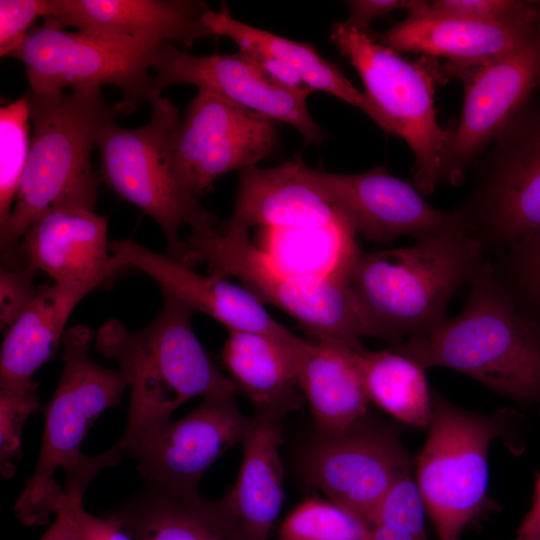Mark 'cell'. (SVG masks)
Returning a JSON list of instances; mask_svg holds the SVG:
<instances>
[{
	"instance_id": "cell-1",
	"label": "cell",
	"mask_w": 540,
	"mask_h": 540,
	"mask_svg": "<svg viewBox=\"0 0 540 540\" xmlns=\"http://www.w3.org/2000/svg\"><path fill=\"white\" fill-rule=\"evenodd\" d=\"M390 348L424 369L456 370L540 412V319L516 302L487 260L458 315Z\"/></svg>"
},
{
	"instance_id": "cell-2",
	"label": "cell",
	"mask_w": 540,
	"mask_h": 540,
	"mask_svg": "<svg viewBox=\"0 0 540 540\" xmlns=\"http://www.w3.org/2000/svg\"><path fill=\"white\" fill-rule=\"evenodd\" d=\"M94 339L85 325L66 329L62 337L64 367L45 407L39 456L13 509L23 525L46 524L57 512L62 489L84 494L101 470L117 465L124 455L115 444L98 455L81 451L94 422L118 405L128 388L120 370L105 368L90 357Z\"/></svg>"
},
{
	"instance_id": "cell-3",
	"label": "cell",
	"mask_w": 540,
	"mask_h": 540,
	"mask_svg": "<svg viewBox=\"0 0 540 540\" xmlns=\"http://www.w3.org/2000/svg\"><path fill=\"white\" fill-rule=\"evenodd\" d=\"M162 295L160 312L142 329L130 331L110 319L95 334V348L119 365L130 390L126 425L115 442L124 455L171 421L172 413L190 399L238 392L195 335L193 312Z\"/></svg>"
},
{
	"instance_id": "cell-4",
	"label": "cell",
	"mask_w": 540,
	"mask_h": 540,
	"mask_svg": "<svg viewBox=\"0 0 540 540\" xmlns=\"http://www.w3.org/2000/svg\"><path fill=\"white\" fill-rule=\"evenodd\" d=\"M485 253L464 224L419 238L409 247L361 252L347 282L376 338L395 347L447 318L451 298L471 284Z\"/></svg>"
},
{
	"instance_id": "cell-5",
	"label": "cell",
	"mask_w": 540,
	"mask_h": 540,
	"mask_svg": "<svg viewBox=\"0 0 540 540\" xmlns=\"http://www.w3.org/2000/svg\"><path fill=\"white\" fill-rule=\"evenodd\" d=\"M529 421L516 408L492 413L465 409L432 390L428 435L414 457V476L438 540H461L482 515L495 510L488 494V456L499 440L513 455L527 445Z\"/></svg>"
},
{
	"instance_id": "cell-6",
	"label": "cell",
	"mask_w": 540,
	"mask_h": 540,
	"mask_svg": "<svg viewBox=\"0 0 540 540\" xmlns=\"http://www.w3.org/2000/svg\"><path fill=\"white\" fill-rule=\"evenodd\" d=\"M26 94L31 146L11 215L0 228L5 252L15 251L28 227L46 211L65 206L94 210L99 178L91 153L100 127L120 114L98 88Z\"/></svg>"
},
{
	"instance_id": "cell-7",
	"label": "cell",
	"mask_w": 540,
	"mask_h": 540,
	"mask_svg": "<svg viewBox=\"0 0 540 540\" xmlns=\"http://www.w3.org/2000/svg\"><path fill=\"white\" fill-rule=\"evenodd\" d=\"M183 262L204 263L210 274L236 277L264 304L295 319L314 339L353 347L375 330L346 280L287 271L251 242L249 233L205 227L185 239Z\"/></svg>"
},
{
	"instance_id": "cell-8",
	"label": "cell",
	"mask_w": 540,
	"mask_h": 540,
	"mask_svg": "<svg viewBox=\"0 0 540 540\" xmlns=\"http://www.w3.org/2000/svg\"><path fill=\"white\" fill-rule=\"evenodd\" d=\"M330 38L358 72L364 93L383 116L387 133L401 137L414 155L413 185L424 194L441 184L451 130L436 118L434 94L447 82L443 63L421 55L409 60L381 44L372 33L343 21L333 24Z\"/></svg>"
},
{
	"instance_id": "cell-9",
	"label": "cell",
	"mask_w": 540,
	"mask_h": 540,
	"mask_svg": "<svg viewBox=\"0 0 540 540\" xmlns=\"http://www.w3.org/2000/svg\"><path fill=\"white\" fill-rule=\"evenodd\" d=\"M149 121L123 128L114 120L97 134L102 179L122 199L150 216L162 229L170 256L183 261L185 240L180 232L212 227L207 210L180 181L172 159V136L181 118L177 107L161 95L150 100Z\"/></svg>"
},
{
	"instance_id": "cell-10",
	"label": "cell",
	"mask_w": 540,
	"mask_h": 540,
	"mask_svg": "<svg viewBox=\"0 0 540 540\" xmlns=\"http://www.w3.org/2000/svg\"><path fill=\"white\" fill-rule=\"evenodd\" d=\"M163 44L70 32L44 19L10 57L24 64L33 93L112 85L122 94L116 108L129 114L153 98L152 61Z\"/></svg>"
},
{
	"instance_id": "cell-11",
	"label": "cell",
	"mask_w": 540,
	"mask_h": 540,
	"mask_svg": "<svg viewBox=\"0 0 540 540\" xmlns=\"http://www.w3.org/2000/svg\"><path fill=\"white\" fill-rule=\"evenodd\" d=\"M454 212L486 251L540 233V107L527 104L498 134Z\"/></svg>"
},
{
	"instance_id": "cell-12",
	"label": "cell",
	"mask_w": 540,
	"mask_h": 540,
	"mask_svg": "<svg viewBox=\"0 0 540 540\" xmlns=\"http://www.w3.org/2000/svg\"><path fill=\"white\" fill-rule=\"evenodd\" d=\"M278 136L277 121L198 89L172 136L174 169L199 197L223 174L256 166L268 157Z\"/></svg>"
},
{
	"instance_id": "cell-13",
	"label": "cell",
	"mask_w": 540,
	"mask_h": 540,
	"mask_svg": "<svg viewBox=\"0 0 540 540\" xmlns=\"http://www.w3.org/2000/svg\"><path fill=\"white\" fill-rule=\"evenodd\" d=\"M414 470L398 429L367 416L337 433L320 434L304 456L311 486L367 525L391 486Z\"/></svg>"
},
{
	"instance_id": "cell-14",
	"label": "cell",
	"mask_w": 540,
	"mask_h": 540,
	"mask_svg": "<svg viewBox=\"0 0 540 540\" xmlns=\"http://www.w3.org/2000/svg\"><path fill=\"white\" fill-rule=\"evenodd\" d=\"M175 84L207 90L277 122L295 128L306 144L320 145L324 130L309 113L308 88H292L270 78L240 52L194 55L166 43L152 61L153 98Z\"/></svg>"
},
{
	"instance_id": "cell-15",
	"label": "cell",
	"mask_w": 540,
	"mask_h": 540,
	"mask_svg": "<svg viewBox=\"0 0 540 540\" xmlns=\"http://www.w3.org/2000/svg\"><path fill=\"white\" fill-rule=\"evenodd\" d=\"M462 112L451 131L441 183L460 185L472 162L540 87V32L521 47L462 72Z\"/></svg>"
},
{
	"instance_id": "cell-16",
	"label": "cell",
	"mask_w": 540,
	"mask_h": 540,
	"mask_svg": "<svg viewBox=\"0 0 540 540\" xmlns=\"http://www.w3.org/2000/svg\"><path fill=\"white\" fill-rule=\"evenodd\" d=\"M250 422L237 407L234 395L205 397L183 418L169 421L126 455L136 461L144 486L199 492L206 470L242 442Z\"/></svg>"
},
{
	"instance_id": "cell-17",
	"label": "cell",
	"mask_w": 540,
	"mask_h": 540,
	"mask_svg": "<svg viewBox=\"0 0 540 540\" xmlns=\"http://www.w3.org/2000/svg\"><path fill=\"white\" fill-rule=\"evenodd\" d=\"M307 174L356 234L373 242L391 243L401 236L417 240L466 224L457 213L430 206L413 184L383 167L357 174L307 167Z\"/></svg>"
},
{
	"instance_id": "cell-18",
	"label": "cell",
	"mask_w": 540,
	"mask_h": 540,
	"mask_svg": "<svg viewBox=\"0 0 540 540\" xmlns=\"http://www.w3.org/2000/svg\"><path fill=\"white\" fill-rule=\"evenodd\" d=\"M540 32V2L528 1L516 16L501 23L475 22L435 14L429 2L407 13L388 30L372 34L396 52L443 57L446 80L524 45Z\"/></svg>"
},
{
	"instance_id": "cell-19",
	"label": "cell",
	"mask_w": 540,
	"mask_h": 540,
	"mask_svg": "<svg viewBox=\"0 0 540 540\" xmlns=\"http://www.w3.org/2000/svg\"><path fill=\"white\" fill-rule=\"evenodd\" d=\"M110 250L122 268L141 270L157 282L162 293L193 313H204L217 320L228 331L257 332L281 341L296 337L274 320L258 297L244 286L214 274H199L181 260L153 252L131 240L113 241Z\"/></svg>"
},
{
	"instance_id": "cell-20",
	"label": "cell",
	"mask_w": 540,
	"mask_h": 540,
	"mask_svg": "<svg viewBox=\"0 0 540 540\" xmlns=\"http://www.w3.org/2000/svg\"><path fill=\"white\" fill-rule=\"evenodd\" d=\"M108 222L94 210L65 206L46 211L26 230L18 247L24 264L54 283L108 282L122 268L110 250Z\"/></svg>"
},
{
	"instance_id": "cell-21",
	"label": "cell",
	"mask_w": 540,
	"mask_h": 540,
	"mask_svg": "<svg viewBox=\"0 0 540 540\" xmlns=\"http://www.w3.org/2000/svg\"><path fill=\"white\" fill-rule=\"evenodd\" d=\"M208 10L205 2L191 0H55L46 19L112 38L192 46L214 36L203 21Z\"/></svg>"
},
{
	"instance_id": "cell-22",
	"label": "cell",
	"mask_w": 540,
	"mask_h": 540,
	"mask_svg": "<svg viewBox=\"0 0 540 540\" xmlns=\"http://www.w3.org/2000/svg\"><path fill=\"white\" fill-rule=\"evenodd\" d=\"M300 159L241 170L233 213L223 229L320 226L347 220L313 183Z\"/></svg>"
},
{
	"instance_id": "cell-23",
	"label": "cell",
	"mask_w": 540,
	"mask_h": 540,
	"mask_svg": "<svg viewBox=\"0 0 540 540\" xmlns=\"http://www.w3.org/2000/svg\"><path fill=\"white\" fill-rule=\"evenodd\" d=\"M361 347L300 337L292 343L297 382L320 434L344 431L369 416L370 400L357 359Z\"/></svg>"
},
{
	"instance_id": "cell-24",
	"label": "cell",
	"mask_w": 540,
	"mask_h": 540,
	"mask_svg": "<svg viewBox=\"0 0 540 540\" xmlns=\"http://www.w3.org/2000/svg\"><path fill=\"white\" fill-rule=\"evenodd\" d=\"M105 516L133 540H252L222 499L144 486Z\"/></svg>"
},
{
	"instance_id": "cell-25",
	"label": "cell",
	"mask_w": 540,
	"mask_h": 540,
	"mask_svg": "<svg viewBox=\"0 0 540 540\" xmlns=\"http://www.w3.org/2000/svg\"><path fill=\"white\" fill-rule=\"evenodd\" d=\"M282 419L275 414H254L241 442L236 481L222 498L252 540H268L283 504Z\"/></svg>"
},
{
	"instance_id": "cell-26",
	"label": "cell",
	"mask_w": 540,
	"mask_h": 540,
	"mask_svg": "<svg viewBox=\"0 0 540 540\" xmlns=\"http://www.w3.org/2000/svg\"><path fill=\"white\" fill-rule=\"evenodd\" d=\"M102 283H54L36 297L7 329L0 354V387L32 381L56 352L78 303Z\"/></svg>"
},
{
	"instance_id": "cell-27",
	"label": "cell",
	"mask_w": 540,
	"mask_h": 540,
	"mask_svg": "<svg viewBox=\"0 0 540 540\" xmlns=\"http://www.w3.org/2000/svg\"><path fill=\"white\" fill-rule=\"evenodd\" d=\"M297 337L281 341L257 332L228 331L221 360L255 413L284 417L301 406L292 352Z\"/></svg>"
},
{
	"instance_id": "cell-28",
	"label": "cell",
	"mask_w": 540,
	"mask_h": 540,
	"mask_svg": "<svg viewBox=\"0 0 540 540\" xmlns=\"http://www.w3.org/2000/svg\"><path fill=\"white\" fill-rule=\"evenodd\" d=\"M203 21L214 36L230 38L239 51H255L278 60L312 92L322 91L354 106L387 133L383 116L366 94L358 90L335 63L323 58L311 45L240 22L230 14L226 5L218 11H206Z\"/></svg>"
},
{
	"instance_id": "cell-29",
	"label": "cell",
	"mask_w": 540,
	"mask_h": 540,
	"mask_svg": "<svg viewBox=\"0 0 540 540\" xmlns=\"http://www.w3.org/2000/svg\"><path fill=\"white\" fill-rule=\"evenodd\" d=\"M264 253L289 272L346 280L362 252L347 220L306 227L260 228Z\"/></svg>"
},
{
	"instance_id": "cell-30",
	"label": "cell",
	"mask_w": 540,
	"mask_h": 540,
	"mask_svg": "<svg viewBox=\"0 0 540 540\" xmlns=\"http://www.w3.org/2000/svg\"><path fill=\"white\" fill-rule=\"evenodd\" d=\"M366 393L386 413L405 425L427 430L432 413V391L425 369L392 348L357 350Z\"/></svg>"
},
{
	"instance_id": "cell-31",
	"label": "cell",
	"mask_w": 540,
	"mask_h": 540,
	"mask_svg": "<svg viewBox=\"0 0 540 540\" xmlns=\"http://www.w3.org/2000/svg\"><path fill=\"white\" fill-rule=\"evenodd\" d=\"M27 94L0 108V228L12 212L31 146Z\"/></svg>"
},
{
	"instance_id": "cell-32",
	"label": "cell",
	"mask_w": 540,
	"mask_h": 540,
	"mask_svg": "<svg viewBox=\"0 0 540 540\" xmlns=\"http://www.w3.org/2000/svg\"><path fill=\"white\" fill-rule=\"evenodd\" d=\"M368 525L319 497L302 501L282 522L277 540H367Z\"/></svg>"
},
{
	"instance_id": "cell-33",
	"label": "cell",
	"mask_w": 540,
	"mask_h": 540,
	"mask_svg": "<svg viewBox=\"0 0 540 540\" xmlns=\"http://www.w3.org/2000/svg\"><path fill=\"white\" fill-rule=\"evenodd\" d=\"M41 408L38 386L33 380L0 387V470L5 479L14 476V461L22 457V430L26 420Z\"/></svg>"
},
{
	"instance_id": "cell-34",
	"label": "cell",
	"mask_w": 540,
	"mask_h": 540,
	"mask_svg": "<svg viewBox=\"0 0 540 540\" xmlns=\"http://www.w3.org/2000/svg\"><path fill=\"white\" fill-rule=\"evenodd\" d=\"M505 251L506 277H498L516 302L540 319V233Z\"/></svg>"
},
{
	"instance_id": "cell-35",
	"label": "cell",
	"mask_w": 540,
	"mask_h": 540,
	"mask_svg": "<svg viewBox=\"0 0 540 540\" xmlns=\"http://www.w3.org/2000/svg\"><path fill=\"white\" fill-rule=\"evenodd\" d=\"M426 514V507L412 470L391 486L374 511L369 525L389 524L427 537Z\"/></svg>"
},
{
	"instance_id": "cell-36",
	"label": "cell",
	"mask_w": 540,
	"mask_h": 540,
	"mask_svg": "<svg viewBox=\"0 0 540 540\" xmlns=\"http://www.w3.org/2000/svg\"><path fill=\"white\" fill-rule=\"evenodd\" d=\"M55 0H0V55L10 57L39 18L52 15Z\"/></svg>"
},
{
	"instance_id": "cell-37",
	"label": "cell",
	"mask_w": 540,
	"mask_h": 540,
	"mask_svg": "<svg viewBox=\"0 0 540 540\" xmlns=\"http://www.w3.org/2000/svg\"><path fill=\"white\" fill-rule=\"evenodd\" d=\"M36 271L26 264L2 267L0 272V324L9 328L38 294Z\"/></svg>"
},
{
	"instance_id": "cell-38",
	"label": "cell",
	"mask_w": 540,
	"mask_h": 540,
	"mask_svg": "<svg viewBox=\"0 0 540 540\" xmlns=\"http://www.w3.org/2000/svg\"><path fill=\"white\" fill-rule=\"evenodd\" d=\"M528 1L518 0H436L431 12L475 22L501 23L520 13Z\"/></svg>"
},
{
	"instance_id": "cell-39",
	"label": "cell",
	"mask_w": 540,
	"mask_h": 540,
	"mask_svg": "<svg viewBox=\"0 0 540 540\" xmlns=\"http://www.w3.org/2000/svg\"><path fill=\"white\" fill-rule=\"evenodd\" d=\"M421 0H351L347 1L348 18L343 21L350 27L360 31H369L373 20L396 10L413 11Z\"/></svg>"
},
{
	"instance_id": "cell-40",
	"label": "cell",
	"mask_w": 540,
	"mask_h": 540,
	"mask_svg": "<svg viewBox=\"0 0 540 540\" xmlns=\"http://www.w3.org/2000/svg\"><path fill=\"white\" fill-rule=\"evenodd\" d=\"M73 512L83 540H133L113 519L88 513L83 500L75 503Z\"/></svg>"
},
{
	"instance_id": "cell-41",
	"label": "cell",
	"mask_w": 540,
	"mask_h": 540,
	"mask_svg": "<svg viewBox=\"0 0 540 540\" xmlns=\"http://www.w3.org/2000/svg\"><path fill=\"white\" fill-rule=\"evenodd\" d=\"M84 495L66 494L62 491L61 503L52 525L39 540H83L74 518V505Z\"/></svg>"
},
{
	"instance_id": "cell-42",
	"label": "cell",
	"mask_w": 540,
	"mask_h": 540,
	"mask_svg": "<svg viewBox=\"0 0 540 540\" xmlns=\"http://www.w3.org/2000/svg\"><path fill=\"white\" fill-rule=\"evenodd\" d=\"M514 540H540V470L535 472L531 508L518 526Z\"/></svg>"
},
{
	"instance_id": "cell-43",
	"label": "cell",
	"mask_w": 540,
	"mask_h": 540,
	"mask_svg": "<svg viewBox=\"0 0 540 540\" xmlns=\"http://www.w3.org/2000/svg\"><path fill=\"white\" fill-rule=\"evenodd\" d=\"M367 540H427V537L397 526L375 523L368 526Z\"/></svg>"
}]
</instances>
